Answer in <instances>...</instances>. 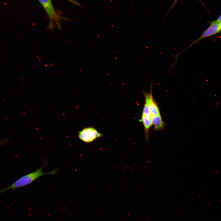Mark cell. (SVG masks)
I'll list each match as a JSON object with an SVG mask.
<instances>
[{
	"instance_id": "8",
	"label": "cell",
	"mask_w": 221,
	"mask_h": 221,
	"mask_svg": "<svg viewBox=\"0 0 221 221\" xmlns=\"http://www.w3.org/2000/svg\"><path fill=\"white\" fill-rule=\"evenodd\" d=\"M142 114L149 118H151L152 116L148 106L146 103H145L144 105Z\"/></svg>"
},
{
	"instance_id": "4",
	"label": "cell",
	"mask_w": 221,
	"mask_h": 221,
	"mask_svg": "<svg viewBox=\"0 0 221 221\" xmlns=\"http://www.w3.org/2000/svg\"><path fill=\"white\" fill-rule=\"evenodd\" d=\"M102 136L101 133L92 127L84 128L79 132L78 134L79 139L87 143L92 142Z\"/></svg>"
},
{
	"instance_id": "12",
	"label": "cell",
	"mask_w": 221,
	"mask_h": 221,
	"mask_svg": "<svg viewBox=\"0 0 221 221\" xmlns=\"http://www.w3.org/2000/svg\"><path fill=\"white\" fill-rule=\"evenodd\" d=\"M220 23V27H221V22L220 23Z\"/></svg>"
},
{
	"instance_id": "3",
	"label": "cell",
	"mask_w": 221,
	"mask_h": 221,
	"mask_svg": "<svg viewBox=\"0 0 221 221\" xmlns=\"http://www.w3.org/2000/svg\"><path fill=\"white\" fill-rule=\"evenodd\" d=\"M46 12L49 18L48 28L52 29L53 27V23L55 22L59 28L60 27L59 23L61 17L57 13L53 6L51 0H38Z\"/></svg>"
},
{
	"instance_id": "9",
	"label": "cell",
	"mask_w": 221,
	"mask_h": 221,
	"mask_svg": "<svg viewBox=\"0 0 221 221\" xmlns=\"http://www.w3.org/2000/svg\"><path fill=\"white\" fill-rule=\"evenodd\" d=\"M72 3L76 5L77 6H78L82 8L83 7V6L80 4V3L76 2L75 0H67Z\"/></svg>"
},
{
	"instance_id": "2",
	"label": "cell",
	"mask_w": 221,
	"mask_h": 221,
	"mask_svg": "<svg viewBox=\"0 0 221 221\" xmlns=\"http://www.w3.org/2000/svg\"><path fill=\"white\" fill-rule=\"evenodd\" d=\"M221 32V28L219 23H215L212 21L210 22V25L204 31L200 37L197 39L192 41V43L188 47L176 55H172L174 57V64H177L178 57L180 54L187 50L193 45L197 43L200 41L208 37L216 34Z\"/></svg>"
},
{
	"instance_id": "10",
	"label": "cell",
	"mask_w": 221,
	"mask_h": 221,
	"mask_svg": "<svg viewBox=\"0 0 221 221\" xmlns=\"http://www.w3.org/2000/svg\"><path fill=\"white\" fill-rule=\"evenodd\" d=\"M212 21L215 23H220L221 22V14L219 16L216 20L213 21Z\"/></svg>"
},
{
	"instance_id": "11",
	"label": "cell",
	"mask_w": 221,
	"mask_h": 221,
	"mask_svg": "<svg viewBox=\"0 0 221 221\" xmlns=\"http://www.w3.org/2000/svg\"><path fill=\"white\" fill-rule=\"evenodd\" d=\"M8 140L6 139L5 140H3L0 141V145H2L6 143L7 142Z\"/></svg>"
},
{
	"instance_id": "6",
	"label": "cell",
	"mask_w": 221,
	"mask_h": 221,
	"mask_svg": "<svg viewBox=\"0 0 221 221\" xmlns=\"http://www.w3.org/2000/svg\"><path fill=\"white\" fill-rule=\"evenodd\" d=\"M151 119L152 124L154 125V130L158 131L164 128L165 123L162 120L161 115L152 116Z\"/></svg>"
},
{
	"instance_id": "7",
	"label": "cell",
	"mask_w": 221,
	"mask_h": 221,
	"mask_svg": "<svg viewBox=\"0 0 221 221\" xmlns=\"http://www.w3.org/2000/svg\"><path fill=\"white\" fill-rule=\"evenodd\" d=\"M140 121H142L143 124L145 129V141L148 142L149 140V129L152 125V123L151 119L142 114Z\"/></svg>"
},
{
	"instance_id": "5",
	"label": "cell",
	"mask_w": 221,
	"mask_h": 221,
	"mask_svg": "<svg viewBox=\"0 0 221 221\" xmlns=\"http://www.w3.org/2000/svg\"><path fill=\"white\" fill-rule=\"evenodd\" d=\"M152 86L151 84L150 92L144 93L145 103L147 105L152 116H157L160 115L159 107L154 99L152 92Z\"/></svg>"
},
{
	"instance_id": "1",
	"label": "cell",
	"mask_w": 221,
	"mask_h": 221,
	"mask_svg": "<svg viewBox=\"0 0 221 221\" xmlns=\"http://www.w3.org/2000/svg\"><path fill=\"white\" fill-rule=\"evenodd\" d=\"M44 166L36 171L22 176L13 184L7 188L0 190V193L9 189L14 190L16 188L27 185L33 182L40 176L46 175H55L58 171V169L50 172L45 173L42 171Z\"/></svg>"
}]
</instances>
